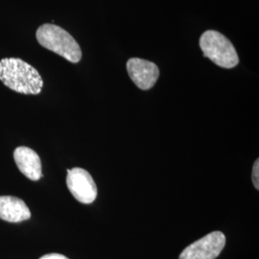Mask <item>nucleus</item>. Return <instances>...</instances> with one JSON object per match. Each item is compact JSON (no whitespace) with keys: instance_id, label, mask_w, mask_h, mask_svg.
Returning a JSON list of instances; mask_svg holds the SVG:
<instances>
[{"instance_id":"obj_3","label":"nucleus","mask_w":259,"mask_h":259,"mask_svg":"<svg viewBox=\"0 0 259 259\" xmlns=\"http://www.w3.org/2000/svg\"><path fill=\"white\" fill-rule=\"evenodd\" d=\"M199 45L204 57L220 67L230 69L239 64V57L232 41L218 31H205L200 37Z\"/></svg>"},{"instance_id":"obj_7","label":"nucleus","mask_w":259,"mask_h":259,"mask_svg":"<svg viewBox=\"0 0 259 259\" xmlns=\"http://www.w3.org/2000/svg\"><path fill=\"white\" fill-rule=\"evenodd\" d=\"M14 159L19 171L31 181H38L41 176V161L33 149L19 146L14 152Z\"/></svg>"},{"instance_id":"obj_2","label":"nucleus","mask_w":259,"mask_h":259,"mask_svg":"<svg viewBox=\"0 0 259 259\" xmlns=\"http://www.w3.org/2000/svg\"><path fill=\"white\" fill-rule=\"evenodd\" d=\"M37 42L45 48L77 64L82 59V50L78 42L67 31L55 24L46 23L37 28Z\"/></svg>"},{"instance_id":"obj_8","label":"nucleus","mask_w":259,"mask_h":259,"mask_svg":"<svg viewBox=\"0 0 259 259\" xmlns=\"http://www.w3.org/2000/svg\"><path fill=\"white\" fill-rule=\"evenodd\" d=\"M31 218V211L24 201L14 196H0V219L19 223Z\"/></svg>"},{"instance_id":"obj_1","label":"nucleus","mask_w":259,"mask_h":259,"mask_svg":"<svg viewBox=\"0 0 259 259\" xmlns=\"http://www.w3.org/2000/svg\"><path fill=\"white\" fill-rule=\"evenodd\" d=\"M0 81L12 91L22 94H39L44 81L37 69L18 58L0 61Z\"/></svg>"},{"instance_id":"obj_4","label":"nucleus","mask_w":259,"mask_h":259,"mask_svg":"<svg viewBox=\"0 0 259 259\" xmlns=\"http://www.w3.org/2000/svg\"><path fill=\"white\" fill-rule=\"evenodd\" d=\"M66 185L75 199L82 204H92L97 197V186L93 177L83 168L67 170Z\"/></svg>"},{"instance_id":"obj_6","label":"nucleus","mask_w":259,"mask_h":259,"mask_svg":"<svg viewBox=\"0 0 259 259\" xmlns=\"http://www.w3.org/2000/svg\"><path fill=\"white\" fill-rule=\"evenodd\" d=\"M127 71L131 80L142 91L152 89L159 77L157 65L140 58L130 59L127 62Z\"/></svg>"},{"instance_id":"obj_5","label":"nucleus","mask_w":259,"mask_h":259,"mask_svg":"<svg viewBox=\"0 0 259 259\" xmlns=\"http://www.w3.org/2000/svg\"><path fill=\"white\" fill-rule=\"evenodd\" d=\"M225 245L224 233L213 232L186 247L180 259H215L221 253Z\"/></svg>"},{"instance_id":"obj_9","label":"nucleus","mask_w":259,"mask_h":259,"mask_svg":"<svg viewBox=\"0 0 259 259\" xmlns=\"http://www.w3.org/2000/svg\"><path fill=\"white\" fill-rule=\"evenodd\" d=\"M259 160L256 159V161L253 164V169H252V183L254 187L258 190L259 189Z\"/></svg>"},{"instance_id":"obj_10","label":"nucleus","mask_w":259,"mask_h":259,"mask_svg":"<svg viewBox=\"0 0 259 259\" xmlns=\"http://www.w3.org/2000/svg\"><path fill=\"white\" fill-rule=\"evenodd\" d=\"M39 259H68L65 255L60 254V253H49V254H46L42 257Z\"/></svg>"}]
</instances>
